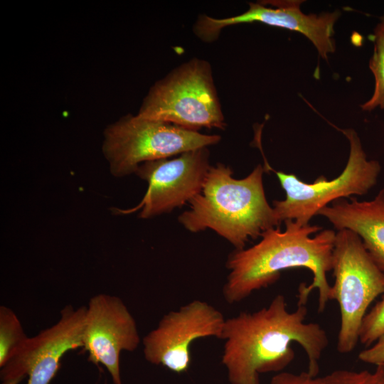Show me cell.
Listing matches in <instances>:
<instances>
[{
	"mask_svg": "<svg viewBox=\"0 0 384 384\" xmlns=\"http://www.w3.org/2000/svg\"><path fill=\"white\" fill-rule=\"evenodd\" d=\"M307 313L306 305L288 311L284 296L277 294L267 306L226 319L222 363L230 384H260V373L283 370L294 358L293 342L308 358L307 372L317 376L329 338L319 324L305 322Z\"/></svg>",
	"mask_w": 384,
	"mask_h": 384,
	"instance_id": "cell-1",
	"label": "cell"
},
{
	"mask_svg": "<svg viewBox=\"0 0 384 384\" xmlns=\"http://www.w3.org/2000/svg\"><path fill=\"white\" fill-rule=\"evenodd\" d=\"M285 230L271 228L261 235L259 242L249 248L235 250L228 256L229 270L223 288L228 304L238 303L252 292L276 282L281 272L297 267L313 274L310 284L301 283L297 305H306L309 294L318 291V311H324L330 301L331 287L327 272L332 270V252L336 232L318 225L284 221Z\"/></svg>",
	"mask_w": 384,
	"mask_h": 384,
	"instance_id": "cell-2",
	"label": "cell"
},
{
	"mask_svg": "<svg viewBox=\"0 0 384 384\" xmlns=\"http://www.w3.org/2000/svg\"><path fill=\"white\" fill-rule=\"evenodd\" d=\"M263 172L258 164L245 178L237 179L229 166H211L201 192L189 202L190 209L178 216V222L191 233L214 230L235 250L244 249L250 239L281 224L267 201Z\"/></svg>",
	"mask_w": 384,
	"mask_h": 384,
	"instance_id": "cell-3",
	"label": "cell"
},
{
	"mask_svg": "<svg viewBox=\"0 0 384 384\" xmlns=\"http://www.w3.org/2000/svg\"><path fill=\"white\" fill-rule=\"evenodd\" d=\"M137 115L194 132L226 127L211 65L198 58L178 65L155 82Z\"/></svg>",
	"mask_w": 384,
	"mask_h": 384,
	"instance_id": "cell-4",
	"label": "cell"
},
{
	"mask_svg": "<svg viewBox=\"0 0 384 384\" xmlns=\"http://www.w3.org/2000/svg\"><path fill=\"white\" fill-rule=\"evenodd\" d=\"M334 283L330 300H336L340 311L337 350L353 351L370 304L384 294V274L366 249L360 236L348 229L336 233L332 252Z\"/></svg>",
	"mask_w": 384,
	"mask_h": 384,
	"instance_id": "cell-5",
	"label": "cell"
},
{
	"mask_svg": "<svg viewBox=\"0 0 384 384\" xmlns=\"http://www.w3.org/2000/svg\"><path fill=\"white\" fill-rule=\"evenodd\" d=\"M102 151L111 174L122 177L135 173L143 163L178 156L218 144L221 137L167 122L127 114L105 131Z\"/></svg>",
	"mask_w": 384,
	"mask_h": 384,
	"instance_id": "cell-6",
	"label": "cell"
},
{
	"mask_svg": "<svg viewBox=\"0 0 384 384\" xmlns=\"http://www.w3.org/2000/svg\"><path fill=\"white\" fill-rule=\"evenodd\" d=\"M350 143V154L343 172L327 181L321 176L312 183H305L293 174L274 171L286 193L282 201H273L278 221L295 220L302 225L336 200L367 193L377 183L381 170L378 161L368 160L357 133L340 129Z\"/></svg>",
	"mask_w": 384,
	"mask_h": 384,
	"instance_id": "cell-7",
	"label": "cell"
},
{
	"mask_svg": "<svg viewBox=\"0 0 384 384\" xmlns=\"http://www.w3.org/2000/svg\"><path fill=\"white\" fill-rule=\"evenodd\" d=\"M225 319L208 302H190L164 315L157 326L143 338L144 358L176 373H184L191 363L192 343L205 337L221 339Z\"/></svg>",
	"mask_w": 384,
	"mask_h": 384,
	"instance_id": "cell-8",
	"label": "cell"
},
{
	"mask_svg": "<svg viewBox=\"0 0 384 384\" xmlns=\"http://www.w3.org/2000/svg\"><path fill=\"white\" fill-rule=\"evenodd\" d=\"M303 1L271 0L250 2L248 9L239 15L217 18L206 14L198 16L193 31L205 43L216 41L222 30L241 23H262L299 32L309 38L319 54L324 59L336 49L332 38L334 25L341 16L339 11L332 13L305 14L300 6Z\"/></svg>",
	"mask_w": 384,
	"mask_h": 384,
	"instance_id": "cell-9",
	"label": "cell"
},
{
	"mask_svg": "<svg viewBox=\"0 0 384 384\" xmlns=\"http://www.w3.org/2000/svg\"><path fill=\"white\" fill-rule=\"evenodd\" d=\"M210 166L208 147L140 164L135 174L148 182L147 191L137 206L121 212L141 210L139 217L149 218L189 203L201 192Z\"/></svg>",
	"mask_w": 384,
	"mask_h": 384,
	"instance_id": "cell-10",
	"label": "cell"
},
{
	"mask_svg": "<svg viewBox=\"0 0 384 384\" xmlns=\"http://www.w3.org/2000/svg\"><path fill=\"white\" fill-rule=\"evenodd\" d=\"M87 306L68 305L52 326L28 338L22 348L2 368L1 380L28 376L26 384H50L60 368L63 355L83 348Z\"/></svg>",
	"mask_w": 384,
	"mask_h": 384,
	"instance_id": "cell-11",
	"label": "cell"
},
{
	"mask_svg": "<svg viewBox=\"0 0 384 384\" xmlns=\"http://www.w3.org/2000/svg\"><path fill=\"white\" fill-rule=\"evenodd\" d=\"M140 343L137 323L123 301L118 297L98 294L87 304L83 333V348L88 361L103 365L114 384H122L119 356L132 352Z\"/></svg>",
	"mask_w": 384,
	"mask_h": 384,
	"instance_id": "cell-12",
	"label": "cell"
},
{
	"mask_svg": "<svg viewBox=\"0 0 384 384\" xmlns=\"http://www.w3.org/2000/svg\"><path fill=\"white\" fill-rule=\"evenodd\" d=\"M337 230L348 229L360 236L378 267L384 274V188L370 201L340 198L319 210Z\"/></svg>",
	"mask_w": 384,
	"mask_h": 384,
	"instance_id": "cell-13",
	"label": "cell"
},
{
	"mask_svg": "<svg viewBox=\"0 0 384 384\" xmlns=\"http://www.w3.org/2000/svg\"><path fill=\"white\" fill-rule=\"evenodd\" d=\"M28 338L15 312L6 306H1L0 368L22 348Z\"/></svg>",
	"mask_w": 384,
	"mask_h": 384,
	"instance_id": "cell-14",
	"label": "cell"
},
{
	"mask_svg": "<svg viewBox=\"0 0 384 384\" xmlns=\"http://www.w3.org/2000/svg\"><path fill=\"white\" fill-rule=\"evenodd\" d=\"M368 373V370L357 372L345 369L336 370L323 376H313L307 371L282 372L273 376L270 384H361Z\"/></svg>",
	"mask_w": 384,
	"mask_h": 384,
	"instance_id": "cell-15",
	"label": "cell"
},
{
	"mask_svg": "<svg viewBox=\"0 0 384 384\" xmlns=\"http://www.w3.org/2000/svg\"><path fill=\"white\" fill-rule=\"evenodd\" d=\"M373 54L369 61V68L375 79L371 97L361 105L362 110L371 111L380 106L384 100V23L377 25L373 33Z\"/></svg>",
	"mask_w": 384,
	"mask_h": 384,
	"instance_id": "cell-16",
	"label": "cell"
},
{
	"mask_svg": "<svg viewBox=\"0 0 384 384\" xmlns=\"http://www.w3.org/2000/svg\"><path fill=\"white\" fill-rule=\"evenodd\" d=\"M384 335V294L381 299L366 314L362 321L359 341L370 346Z\"/></svg>",
	"mask_w": 384,
	"mask_h": 384,
	"instance_id": "cell-17",
	"label": "cell"
},
{
	"mask_svg": "<svg viewBox=\"0 0 384 384\" xmlns=\"http://www.w3.org/2000/svg\"><path fill=\"white\" fill-rule=\"evenodd\" d=\"M358 358L366 363L381 366L384 364V335L377 340L372 346L361 351Z\"/></svg>",
	"mask_w": 384,
	"mask_h": 384,
	"instance_id": "cell-18",
	"label": "cell"
},
{
	"mask_svg": "<svg viewBox=\"0 0 384 384\" xmlns=\"http://www.w3.org/2000/svg\"><path fill=\"white\" fill-rule=\"evenodd\" d=\"M361 384H384V367L376 366L374 372H369L368 376Z\"/></svg>",
	"mask_w": 384,
	"mask_h": 384,
	"instance_id": "cell-19",
	"label": "cell"
},
{
	"mask_svg": "<svg viewBox=\"0 0 384 384\" xmlns=\"http://www.w3.org/2000/svg\"><path fill=\"white\" fill-rule=\"evenodd\" d=\"M23 377L11 378L1 380V384H18L23 380Z\"/></svg>",
	"mask_w": 384,
	"mask_h": 384,
	"instance_id": "cell-20",
	"label": "cell"
},
{
	"mask_svg": "<svg viewBox=\"0 0 384 384\" xmlns=\"http://www.w3.org/2000/svg\"><path fill=\"white\" fill-rule=\"evenodd\" d=\"M380 107L383 109H384V100H383V102H381Z\"/></svg>",
	"mask_w": 384,
	"mask_h": 384,
	"instance_id": "cell-21",
	"label": "cell"
},
{
	"mask_svg": "<svg viewBox=\"0 0 384 384\" xmlns=\"http://www.w3.org/2000/svg\"><path fill=\"white\" fill-rule=\"evenodd\" d=\"M381 22L384 23V14L380 17Z\"/></svg>",
	"mask_w": 384,
	"mask_h": 384,
	"instance_id": "cell-22",
	"label": "cell"
},
{
	"mask_svg": "<svg viewBox=\"0 0 384 384\" xmlns=\"http://www.w3.org/2000/svg\"><path fill=\"white\" fill-rule=\"evenodd\" d=\"M381 366H383L384 367V364H383V365H381Z\"/></svg>",
	"mask_w": 384,
	"mask_h": 384,
	"instance_id": "cell-23",
	"label": "cell"
}]
</instances>
